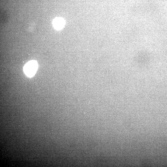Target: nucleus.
Returning a JSON list of instances; mask_svg holds the SVG:
<instances>
[{
	"label": "nucleus",
	"instance_id": "1",
	"mask_svg": "<svg viewBox=\"0 0 167 167\" xmlns=\"http://www.w3.org/2000/svg\"><path fill=\"white\" fill-rule=\"evenodd\" d=\"M38 67V63L36 61H30L27 63L24 67V72L28 77H32L36 73Z\"/></svg>",
	"mask_w": 167,
	"mask_h": 167
},
{
	"label": "nucleus",
	"instance_id": "2",
	"mask_svg": "<svg viewBox=\"0 0 167 167\" xmlns=\"http://www.w3.org/2000/svg\"><path fill=\"white\" fill-rule=\"evenodd\" d=\"M64 20L61 18H55L53 22L54 27L57 30H61L65 25Z\"/></svg>",
	"mask_w": 167,
	"mask_h": 167
}]
</instances>
